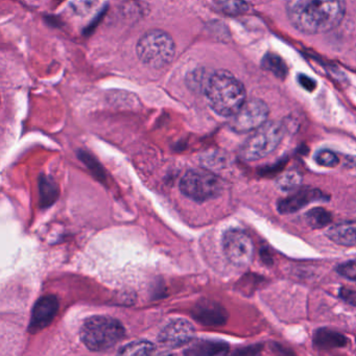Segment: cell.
I'll return each mask as SVG.
<instances>
[{
  "label": "cell",
  "mask_w": 356,
  "mask_h": 356,
  "mask_svg": "<svg viewBox=\"0 0 356 356\" xmlns=\"http://www.w3.org/2000/svg\"><path fill=\"white\" fill-rule=\"evenodd\" d=\"M289 22L304 34L332 31L345 16V0H287Z\"/></svg>",
  "instance_id": "1"
},
{
  "label": "cell",
  "mask_w": 356,
  "mask_h": 356,
  "mask_svg": "<svg viewBox=\"0 0 356 356\" xmlns=\"http://www.w3.org/2000/svg\"><path fill=\"white\" fill-rule=\"evenodd\" d=\"M205 97L210 108L224 118L234 116L247 101L243 83L226 70H218L209 76Z\"/></svg>",
  "instance_id": "2"
},
{
  "label": "cell",
  "mask_w": 356,
  "mask_h": 356,
  "mask_svg": "<svg viewBox=\"0 0 356 356\" xmlns=\"http://www.w3.org/2000/svg\"><path fill=\"white\" fill-rule=\"evenodd\" d=\"M124 337L122 323L111 316H95L87 318L81 328L83 343L93 352L111 349Z\"/></svg>",
  "instance_id": "3"
},
{
  "label": "cell",
  "mask_w": 356,
  "mask_h": 356,
  "mask_svg": "<svg viewBox=\"0 0 356 356\" xmlns=\"http://www.w3.org/2000/svg\"><path fill=\"white\" fill-rule=\"evenodd\" d=\"M136 51L143 64L158 70L172 63L176 54V44L168 33L155 29L139 39Z\"/></svg>",
  "instance_id": "4"
},
{
  "label": "cell",
  "mask_w": 356,
  "mask_h": 356,
  "mask_svg": "<svg viewBox=\"0 0 356 356\" xmlns=\"http://www.w3.org/2000/svg\"><path fill=\"white\" fill-rule=\"evenodd\" d=\"M284 136V127L281 122H266L254 131V134L241 145L239 156L245 161H257L272 154Z\"/></svg>",
  "instance_id": "5"
},
{
  "label": "cell",
  "mask_w": 356,
  "mask_h": 356,
  "mask_svg": "<svg viewBox=\"0 0 356 356\" xmlns=\"http://www.w3.org/2000/svg\"><path fill=\"white\" fill-rule=\"evenodd\" d=\"M180 189L186 197L204 202L218 197L222 191V184L218 177L207 170H191L183 176Z\"/></svg>",
  "instance_id": "6"
},
{
  "label": "cell",
  "mask_w": 356,
  "mask_h": 356,
  "mask_svg": "<svg viewBox=\"0 0 356 356\" xmlns=\"http://www.w3.org/2000/svg\"><path fill=\"white\" fill-rule=\"evenodd\" d=\"M222 249L227 259L239 268L249 266L253 259V241L245 231L239 229H231L225 233Z\"/></svg>",
  "instance_id": "7"
},
{
  "label": "cell",
  "mask_w": 356,
  "mask_h": 356,
  "mask_svg": "<svg viewBox=\"0 0 356 356\" xmlns=\"http://www.w3.org/2000/svg\"><path fill=\"white\" fill-rule=\"evenodd\" d=\"M270 110L261 99L245 101L239 111L232 116L231 128L237 133H249L257 130L268 122Z\"/></svg>",
  "instance_id": "8"
},
{
  "label": "cell",
  "mask_w": 356,
  "mask_h": 356,
  "mask_svg": "<svg viewBox=\"0 0 356 356\" xmlns=\"http://www.w3.org/2000/svg\"><path fill=\"white\" fill-rule=\"evenodd\" d=\"M195 327L184 318L170 321L160 331L158 341L168 349L183 347L193 341L195 337Z\"/></svg>",
  "instance_id": "9"
},
{
  "label": "cell",
  "mask_w": 356,
  "mask_h": 356,
  "mask_svg": "<svg viewBox=\"0 0 356 356\" xmlns=\"http://www.w3.org/2000/svg\"><path fill=\"white\" fill-rule=\"evenodd\" d=\"M59 309V302L55 296H45L40 298L33 308L32 318L30 322V331L32 333L39 332L47 328Z\"/></svg>",
  "instance_id": "10"
},
{
  "label": "cell",
  "mask_w": 356,
  "mask_h": 356,
  "mask_svg": "<svg viewBox=\"0 0 356 356\" xmlns=\"http://www.w3.org/2000/svg\"><path fill=\"white\" fill-rule=\"evenodd\" d=\"M326 197L322 191L316 188H310V187L298 188L293 191V195L278 202V210L282 214L293 213V212L299 211L308 204L324 201V200H327Z\"/></svg>",
  "instance_id": "11"
},
{
  "label": "cell",
  "mask_w": 356,
  "mask_h": 356,
  "mask_svg": "<svg viewBox=\"0 0 356 356\" xmlns=\"http://www.w3.org/2000/svg\"><path fill=\"white\" fill-rule=\"evenodd\" d=\"M195 320L204 325H222L227 321V312L220 305L212 301H201L193 312Z\"/></svg>",
  "instance_id": "12"
},
{
  "label": "cell",
  "mask_w": 356,
  "mask_h": 356,
  "mask_svg": "<svg viewBox=\"0 0 356 356\" xmlns=\"http://www.w3.org/2000/svg\"><path fill=\"white\" fill-rule=\"evenodd\" d=\"M327 237L343 247H356V222L333 225L327 230Z\"/></svg>",
  "instance_id": "13"
},
{
  "label": "cell",
  "mask_w": 356,
  "mask_h": 356,
  "mask_svg": "<svg viewBox=\"0 0 356 356\" xmlns=\"http://www.w3.org/2000/svg\"><path fill=\"white\" fill-rule=\"evenodd\" d=\"M228 352V346L222 341H204L193 345L185 351L188 355H218Z\"/></svg>",
  "instance_id": "14"
},
{
  "label": "cell",
  "mask_w": 356,
  "mask_h": 356,
  "mask_svg": "<svg viewBox=\"0 0 356 356\" xmlns=\"http://www.w3.org/2000/svg\"><path fill=\"white\" fill-rule=\"evenodd\" d=\"M316 346L321 349H333V348L341 347L346 345V339L339 333L331 330L316 331L314 337Z\"/></svg>",
  "instance_id": "15"
},
{
  "label": "cell",
  "mask_w": 356,
  "mask_h": 356,
  "mask_svg": "<svg viewBox=\"0 0 356 356\" xmlns=\"http://www.w3.org/2000/svg\"><path fill=\"white\" fill-rule=\"evenodd\" d=\"M306 224L310 228L320 229L328 226L332 220L330 212L327 211L324 208H314L309 210L305 216Z\"/></svg>",
  "instance_id": "16"
},
{
  "label": "cell",
  "mask_w": 356,
  "mask_h": 356,
  "mask_svg": "<svg viewBox=\"0 0 356 356\" xmlns=\"http://www.w3.org/2000/svg\"><path fill=\"white\" fill-rule=\"evenodd\" d=\"M216 7L226 15H243L249 11L250 6L245 0H216Z\"/></svg>",
  "instance_id": "17"
},
{
  "label": "cell",
  "mask_w": 356,
  "mask_h": 356,
  "mask_svg": "<svg viewBox=\"0 0 356 356\" xmlns=\"http://www.w3.org/2000/svg\"><path fill=\"white\" fill-rule=\"evenodd\" d=\"M155 346L149 341H136L120 348V355H149L155 351Z\"/></svg>",
  "instance_id": "18"
},
{
  "label": "cell",
  "mask_w": 356,
  "mask_h": 356,
  "mask_svg": "<svg viewBox=\"0 0 356 356\" xmlns=\"http://www.w3.org/2000/svg\"><path fill=\"white\" fill-rule=\"evenodd\" d=\"M302 183V176L298 172H289L281 175L276 181L277 187L283 191H295Z\"/></svg>",
  "instance_id": "19"
},
{
  "label": "cell",
  "mask_w": 356,
  "mask_h": 356,
  "mask_svg": "<svg viewBox=\"0 0 356 356\" xmlns=\"http://www.w3.org/2000/svg\"><path fill=\"white\" fill-rule=\"evenodd\" d=\"M41 199L44 207L51 205L57 199L58 189L55 183L49 179L43 178L40 181Z\"/></svg>",
  "instance_id": "20"
},
{
  "label": "cell",
  "mask_w": 356,
  "mask_h": 356,
  "mask_svg": "<svg viewBox=\"0 0 356 356\" xmlns=\"http://www.w3.org/2000/svg\"><path fill=\"white\" fill-rule=\"evenodd\" d=\"M316 161L325 168H334L339 164V157L333 152L324 149L316 154Z\"/></svg>",
  "instance_id": "21"
},
{
  "label": "cell",
  "mask_w": 356,
  "mask_h": 356,
  "mask_svg": "<svg viewBox=\"0 0 356 356\" xmlns=\"http://www.w3.org/2000/svg\"><path fill=\"white\" fill-rule=\"evenodd\" d=\"M337 272L343 278L356 281V259L349 260V261L339 264Z\"/></svg>",
  "instance_id": "22"
},
{
  "label": "cell",
  "mask_w": 356,
  "mask_h": 356,
  "mask_svg": "<svg viewBox=\"0 0 356 356\" xmlns=\"http://www.w3.org/2000/svg\"><path fill=\"white\" fill-rule=\"evenodd\" d=\"M339 296H341L343 301L356 307V289L341 287V291H339Z\"/></svg>",
  "instance_id": "23"
},
{
  "label": "cell",
  "mask_w": 356,
  "mask_h": 356,
  "mask_svg": "<svg viewBox=\"0 0 356 356\" xmlns=\"http://www.w3.org/2000/svg\"><path fill=\"white\" fill-rule=\"evenodd\" d=\"M299 82L307 90H312L314 88V80L308 78L307 76H301V78L299 79Z\"/></svg>",
  "instance_id": "24"
}]
</instances>
